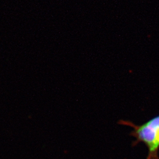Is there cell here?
Returning a JSON list of instances; mask_svg holds the SVG:
<instances>
[{
    "instance_id": "cell-1",
    "label": "cell",
    "mask_w": 159,
    "mask_h": 159,
    "mask_svg": "<svg viewBox=\"0 0 159 159\" xmlns=\"http://www.w3.org/2000/svg\"><path fill=\"white\" fill-rule=\"evenodd\" d=\"M119 123L133 128L130 134L136 139L135 143L142 142L147 146L148 150L147 159H159V116L140 125L125 120L120 121Z\"/></svg>"
}]
</instances>
